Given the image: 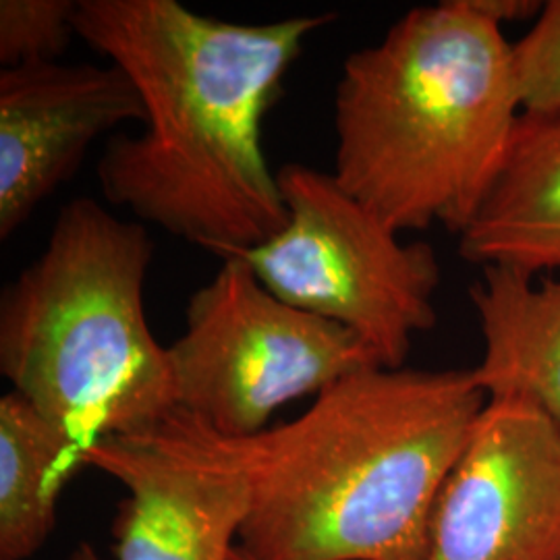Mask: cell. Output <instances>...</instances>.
I'll return each instance as SVG.
<instances>
[{
    "instance_id": "14",
    "label": "cell",
    "mask_w": 560,
    "mask_h": 560,
    "mask_svg": "<svg viewBox=\"0 0 560 560\" xmlns=\"http://www.w3.org/2000/svg\"><path fill=\"white\" fill-rule=\"evenodd\" d=\"M523 113L560 115V0L541 7L536 25L513 44Z\"/></svg>"
},
{
    "instance_id": "8",
    "label": "cell",
    "mask_w": 560,
    "mask_h": 560,
    "mask_svg": "<svg viewBox=\"0 0 560 560\" xmlns=\"http://www.w3.org/2000/svg\"><path fill=\"white\" fill-rule=\"evenodd\" d=\"M423 560H560V425L488 399L442 486Z\"/></svg>"
},
{
    "instance_id": "7",
    "label": "cell",
    "mask_w": 560,
    "mask_h": 560,
    "mask_svg": "<svg viewBox=\"0 0 560 560\" xmlns=\"http://www.w3.org/2000/svg\"><path fill=\"white\" fill-rule=\"evenodd\" d=\"M88 467L129 492L113 521L117 560H231L249 517L252 490L226 439L175 409L140 436L104 439ZM71 560H104L81 544Z\"/></svg>"
},
{
    "instance_id": "15",
    "label": "cell",
    "mask_w": 560,
    "mask_h": 560,
    "mask_svg": "<svg viewBox=\"0 0 560 560\" xmlns=\"http://www.w3.org/2000/svg\"><path fill=\"white\" fill-rule=\"evenodd\" d=\"M231 560H256V559H252V557H249V555H247V552H245V550H241L240 546H237V548H235V552H233V557H231Z\"/></svg>"
},
{
    "instance_id": "3",
    "label": "cell",
    "mask_w": 560,
    "mask_h": 560,
    "mask_svg": "<svg viewBox=\"0 0 560 560\" xmlns=\"http://www.w3.org/2000/svg\"><path fill=\"white\" fill-rule=\"evenodd\" d=\"M523 113L513 44L481 0L416 7L342 65L335 179L397 233L460 235Z\"/></svg>"
},
{
    "instance_id": "5",
    "label": "cell",
    "mask_w": 560,
    "mask_h": 560,
    "mask_svg": "<svg viewBox=\"0 0 560 560\" xmlns=\"http://www.w3.org/2000/svg\"><path fill=\"white\" fill-rule=\"evenodd\" d=\"M277 175L287 224L237 256L277 298L345 326L382 368H405L413 339L439 318L434 247L400 240L332 173L291 162Z\"/></svg>"
},
{
    "instance_id": "4",
    "label": "cell",
    "mask_w": 560,
    "mask_h": 560,
    "mask_svg": "<svg viewBox=\"0 0 560 560\" xmlns=\"http://www.w3.org/2000/svg\"><path fill=\"white\" fill-rule=\"evenodd\" d=\"M152 258L141 222L78 198L2 291V376L85 446L145 434L177 409L168 347L145 314Z\"/></svg>"
},
{
    "instance_id": "2",
    "label": "cell",
    "mask_w": 560,
    "mask_h": 560,
    "mask_svg": "<svg viewBox=\"0 0 560 560\" xmlns=\"http://www.w3.org/2000/svg\"><path fill=\"white\" fill-rule=\"evenodd\" d=\"M488 395L474 370L368 368L300 418L226 439L252 490L256 560H423L442 486Z\"/></svg>"
},
{
    "instance_id": "10",
    "label": "cell",
    "mask_w": 560,
    "mask_h": 560,
    "mask_svg": "<svg viewBox=\"0 0 560 560\" xmlns=\"http://www.w3.org/2000/svg\"><path fill=\"white\" fill-rule=\"evenodd\" d=\"M463 260L560 275V115L521 113L497 180L459 235Z\"/></svg>"
},
{
    "instance_id": "12",
    "label": "cell",
    "mask_w": 560,
    "mask_h": 560,
    "mask_svg": "<svg viewBox=\"0 0 560 560\" xmlns=\"http://www.w3.org/2000/svg\"><path fill=\"white\" fill-rule=\"evenodd\" d=\"M88 446L9 390L0 399V560L40 550Z\"/></svg>"
},
{
    "instance_id": "13",
    "label": "cell",
    "mask_w": 560,
    "mask_h": 560,
    "mask_svg": "<svg viewBox=\"0 0 560 560\" xmlns=\"http://www.w3.org/2000/svg\"><path fill=\"white\" fill-rule=\"evenodd\" d=\"M78 0H2L0 62L20 69L57 62L75 32Z\"/></svg>"
},
{
    "instance_id": "1",
    "label": "cell",
    "mask_w": 560,
    "mask_h": 560,
    "mask_svg": "<svg viewBox=\"0 0 560 560\" xmlns=\"http://www.w3.org/2000/svg\"><path fill=\"white\" fill-rule=\"evenodd\" d=\"M335 15L206 18L179 0H78L75 32L133 81L143 129L106 141L102 196L219 258L287 224L261 125L312 34Z\"/></svg>"
},
{
    "instance_id": "11",
    "label": "cell",
    "mask_w": 560,
    "mask_h": 560,
    "mask_svg": "<svg viewBox=\"0 0 560 560\" xmlns=\"http://www.w3.org/2000/svg\"><path fill=\"white\" fill-rule=\"evenodd\" d=\"M483 358L474 376L488 399H523L560 425V279L486 266L469 289Z\"/></svg>"
},
{
    "instance_id": "9",
    "label": "cell",
    "mask_w": 560,
    "mask_h": 560,
    "mask_svg": "<svg viewBox=\"0 0 560 560\" xmlns=\"http://www.w3.org/2000/svg\"><path fill=\"white\" fill-rule=\"evenodd\" d=\"M145 120L117 65L42 62L0 73V240L80 168L92 143Z\"/></svg>"
},
{
    "instance_id": "6",
    "label": "cell",
    "mask_w": 560,
    "mask_h": 560,
    "mask_svg": "<svg viewBox=\"0 0 560 560\" xmlns=\"http://www.w3.org/2000/svg\"><path fill=\"white\" fill-rule=\"evenodd\" d=\"M168 360L177 409L226 439L260 434L287 402L382 368L351 330L280 300L240 256L189 298Z\"/></svg>"
}]
</instances>
